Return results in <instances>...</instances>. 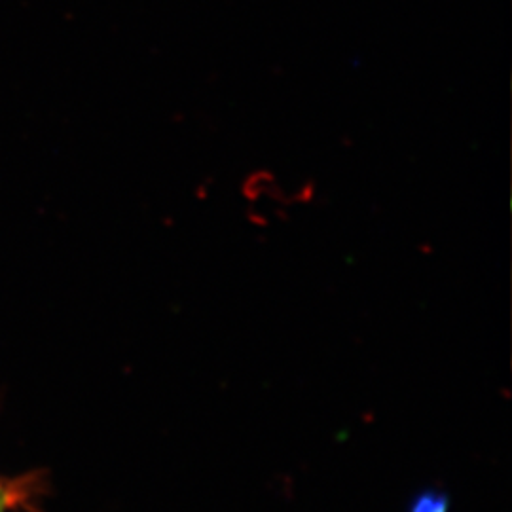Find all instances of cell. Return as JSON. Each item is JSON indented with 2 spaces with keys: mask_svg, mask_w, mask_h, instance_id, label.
Instances as JSON below:
<instances>
[{
  "mask_svg": "<svg viewBox=\"0 0 512 512\" xmlns=\"http://www.w3.org/2000/svg\"><path fill=\"white\" fill-rule=\"evenodd\" d=\"M48 492V478L40 471L0 476V512H38Z\"/></svg>",
  "mask_w": 512,
  "mask_h": 512,
  "instance_id": "obj_1",
  "label": "cell"
},
{
  "mask_svg": "<svg viewBox=\"0 0 512 512\" xmlns=\"http://www.w3.org/2000/svg\"><path fill=\"white\" fill-rule=\"evenodd\" d=\"M408 512H450V497L440 490H425L410 501Z\"/></svg>",
  "mask_w": 512,
  "mask_h": 512,
  "instance_id": "obj_2",
  "label": "cell"
}]
</instances>
